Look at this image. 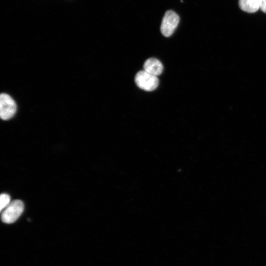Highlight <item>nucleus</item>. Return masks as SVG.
<instances>
[{
	"mask_svg": "<svg viewBox=\"0 0 266 266\" xmlns=\"http://www.w3.org/2000/svg\"><path fill=\"white\" fill-rule=\"evenodd\" d=\"M10 197L6 193H3L0 196V211L1 212L10 203Z\"/></svg>",
	"mask_w": 266,
	"mask_h": 266,
	"instance_id": "7",
	"label": "nucleus"
},
{
	"mask_svg": "<svg viewBox=\"0 0 266 266\" xmlns=\"http://www.w3.org/2000/svg\"><path fill=\"white\" fill-rule=\"evenodd\" d=\"M179 17L172 10L166 11L162 21L161 32L165 37L170 36L174 33L179 22Z\"/></svg>",
	"mask_w": 266,
	"mask_h": 266,
	"instance_id": "2",
	"label": "nucleus"
},
{
	"mask_svg": "<svg viewBox=\"0 0 266 266\" xmlns=\"http://www.w3.org/2000/svg\"><path fill=\"white\" fill-rule=\"evenodd\" d=\"M240 9L248 13H254L260 8L258 0H239Z\"/></svg>",
	"mask_w": 266,
	"mask_h": 266,
	"instance_id": "6",
	"label": "nucleus"
},
{
	"mask_svg": "<svg viewBox=\"0 0 266 266\" xmlns=\"http://www.w3.org/2000/svg\"><path fill=\"white\" fill-rule=\"evenodd\" d=\"M260 9L262 12L266 13V0H258Z\"/></svg>",
	"mask_w": 266,
	"mask_h": 266,
	"instance_id": "8",
	"label": "nucleus"
},
{
	"mask_svg": "<svg viewBox=\"0 0 266 266\" xmlns=\"http://www.w3.org/2000/svg\"><path fill=\"white\" fill-rule=\"evenodd\" d=\"M16 111V105L14 100L9 95L2 93L0 96V115L2 119L11 118Z\"/></svg>",
	"mask_w": 266,
	"mask_h": 266,
	"instance_id": "4",
	"label": "nucleus"
},
{
	"mask_svg": "<svg viewBox=\"0 0 266 266\" xmlns=\"http://www.w3.org/2000/svg\"><path fill=\"white\" fill-rule=\"evenodd\" d=\"M23 210V202L20 200H14L1 212V220L5 223H12L19 218Z\"/></svg>",
	"mask_w": 266,
	"mask_h": 266,
	"instance_id": "1",
	"label": "nucleus"
},
{
	"mask_svg": "<svg viewBox=\"0 0 266 266\" xmlns=\"http://www.w3.org/2000/svg\"><path fill=\"white\" fill-rule=\"evenodd\" d=\"M135 82L140 89L146 91L155 90L158 86L159 80L157 76L153 75L144 70L137 73Z\"/></svg>",
	"mask_w": 266,
	"mask_h": 266,
	"instance_id": "3",
	"label": "nucleus"
},
{
	"mask_svg": "<svg viewBox=\"0 0 266 266\" xmlns=\"http://www.w3.org/2000/svg\"><path fill=\"white\" fill-rule=\"evenodd\" d=\"M144 70L156 76L160 75L163 69L161 62L154 58L148 59L143 65Z\"/></svg>",
	"mask_w": 266,
	"mask_h": 266,
	"instance_id": "5",
	"label": "nucleus"
}]
</instances>
